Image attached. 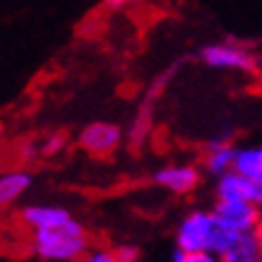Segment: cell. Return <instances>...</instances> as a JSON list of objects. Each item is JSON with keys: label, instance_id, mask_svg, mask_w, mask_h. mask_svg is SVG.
<instances>
[{"label": "cell", "instance_id": "6da1fadb", "mask_svg": "<svg viewBox=\"0 0 262 262\" xmlns=\"http://www.w3.org/2000/svg\"><path fill=\"white\" fill-rule=\"evenodd\" d=\"M238 233L226 229L212 209H192L176 226V246L185 253H212L222 260Z\"/></svg>", "mask_w": 262, "mask_h": 262}, {"label": "cell", "instance_id": "7a4b0ae2", "mask_svg": "<svg viewBox=\"0 0 262 262\" xmlns=\"http://www.w3.org/2000/svg\"><path fill=\"white\" fill-rule=\"evenodd\" d=\"M29 248H32V253L39 260L75 262V260H84V255H87V250L92 246H89L87 238V229L72 216V219L56 224V226L32 231Z\"/></svg>", "mask_w": 262, "mask_h": 262}, {"label": "cell", "instance_id": "3957f363", "mask_svg": "<svg viewBox=\"0 0 262 262\" xmlns=\"http://www.w3.org/2000/svg\"><path fill=\"white\" fill-rule=\"evenodd\" d=\"M198 58L212 70H233V72H257L260 63L253 51L238 41H216L207 43L198 51Z\"/></svg>", "mask_w": 262, "mask_h": 262}, {"label": "cell", "instance_id": "277c9868", "mask_svg": "<svg viewBox=\"0 0 262 262\" xmlns=\"http://www.w3.org/2000/svg\"><path fill=\"white\" fill-rule=\"evenodd\" d=\"M212 212L231 231H255L262 219V207L253 200H216Z\"/></svg>", "mask_w": 262, "mask_h": 262}, {"label": "cell", "instance_id": "5b68a950", "mask_svg": "<svg viewBox=\"0 0 262 262\" xmlns=\"http://www.w3.org/2000/svg\"><path fill=\"white\" fill-rule=\"evenodd\" d=\"M123 137H125V133L120 125L108 123V120H94L80 130L77 144L84 151H89L92 157H108L120 147Z\"/></svg>", "mask_w": 262, "mask_h": 262}, {"label": "cell", "instance_id": "8992f818", "mask_svg": "<svg viewBox=\"0 0 262 262\" xmlns=\"http://www.w3.org/2000/svg\"><path fill=\"white\" fill-rule=\"evenodd\" d=\"M202 173L205 171H200V166H195V164H166L159 171H154L151 181L159 188L168 190L171 195H181L183 198V195H190V192L198 190Z\"/></svg>", "mask_w": 262, "mask_h": 262}, {"label": "cell", "instance_id": "52a82bcc", "mask_svg": "<svg viewBox=\"0 0 262 262\" xmlns=\"http://www.w3.org/2000/svg\"><path fill=\"white\" fill-rule=\"evenodd\" d=\"M262 185L236 168L226 171L224 176L214 178V198L216 200H253L257 202Z\"/></svg>", "mask_w": 262, "mask_h": 262}, {"label": "cell", "instance_id": "ba28073f", "mask_svg": "<svg viewBox=\"0 0 262 262\" xmlns=\"http://www.w3.org/2000/svg\"><path fill=\"white\" fill-rule=\"evenodd\" d=\"M236 154L238 149L231 144L229 137H214L209 140L205 147V157H202V171L212 178H219L226 171L236 166Z\"/></svg>", "mask_w": 262, "mask_h": 262}, {"label": "cell", "instance_id": "9c48e42d", "mask_svg": "<svg viewBox=\"0 0 262 262\" xmlns=\"http://www.w3.org/2000/svg\"><path fill=\"white\" fill-rule=\"evenodd\" d=\"M68 219H72L70 209L56 207V205H27L19 209V222L29 231L48 229V226L63 224V222H68Z\"/></svg>", "mask_w": 262, "mask_h": 262}, {"label": "cell", "instance_id": "30bf717a", "mask_svg": "<svg viewBox=\"0 0 262 262\" xmlns=\"http://www.w3.org/2000/svg\"><path fill=\"white\" fill-rule=\"evenodd\" d=\"M34 185V176L24 168H12L0 176V205L10 207Z\"/></svg>", "mask_w": 262, "mask_h": 262}, {"label": "cell", "instance_id": "8fae6325", "mask_svg": "<svg viewBox=\"0 0 262 262\" xmlns=\"http://www.w3.org/2000/svg\"><path fill=\"white\" fill-rule=\"evenodd\" d=\"M222 262H262V248L255 231L238 233L233 246L229 248V253L222 257Z\"/></svg>", "mask_w": 262, "mask_h": 262}, {"label": "cell", "instance_id": "7c38bea8", "mask_svg": "<svg viewBox=\"0 0 262 262\" xmlns=\"http://www.w3.org/2000/svg\"><path fill=\"white\" fill-rule=\"evenodd\" d=\"M236 171L246 173L248 178H253L262 185V147H246L238 149L236 154Z\"/></svg>", "mask_w": 262, "mask_h": 262}, {"label": "cell", "instance_id": "4fadbf2b", "mask_svg": "<svg viewBox=\"0 0 262 262\" xmlns=\"http://www.w3.org/2000/svg\"><path fill=\"white\" fill-rule=\"evenodd\" d=\"M65 142H68V137L63 135V133H53V135H48L46 140H43V144H41V157H46V159H53V157H58L60 151L65 149Z\"/></svg>", "mask_w": 262, "mask_h": 262}, {"label": "cell", "instance_id": "5bb4252c", "mask_svg": "<svg viewBox=\"0 0 262 262\" xmlns=\"http://www.w3.org/2000/svg\"><path fill=\"white\" fill-rule=\"evenodd\" d=\"M84 262H118L116 248H89Z\"/></svg>", "mask_w": 262, "mask_h": 262}, {"label": "cell", "instance_id": "9a60e30c", "mask_svg": "<svg viewBox=\"0 0 262 262\" xmlns=\"http://www.w3.org/2000/svg\"><path fill=\"white\" fill-rule=\"evenodd\" d=\"M116 255H118V262H137L140 260V248L133 246V243H123V246L116 248Z\"/></svg>", "mask_w": 262, "mask_h": 262}, {"label": "cell", "instance_id": "2e32d148", "mask_svg": "<svg viewBox=\"0 0 262 262\" xmlns=\"http://www.w3.org/2000/svg\"><path fill=\"white\" fill-rule=\"evenodd\" d=\"M101 3L106 10H125V8H133V5H142L147 0H101Z\"/></svg>", "mask_w": 262, "mask_h": 262}, {"label": "cell", "instance_id": "e0dca14e", "mask_svg": "<svg viewBox=\"0 0 262 262\" xmlns=\"http://www.w3.org/2000/svg\"><path fill=\"white\" fill-rule=\"evenodd\" d=\"M255 236H257V241H260V248H262V219H260V224H257V229H255Z\"/></svg>", "mask_w": 262, "mask_h": 262}, {"label": "cell", "instance_id": "ac0fdd59", "mask_svg": "<svg viewBox=\"0 0 262 262\" xmlns=\"http://www.w3.org/2000/svg\"><path fill=\"white\" fill-rule=\"evenodd\" d=\"M257 205L262 207V190H260V198H257Z\"/></svg>", "mask_w": 262, "mask_h": 262}, {"label": "cell", "instance_id": "d6986e66", "mask_svg": "<svg viewBox=\"0 0 262 262\" xmlns=\"http://www.w3.org/2000/svg\"><path fill=\"white\" fill-rule=\"evenodd\" d=\"M257 63H260V68H262V56H257Z\"/></svg>", "mask_w": 262, "mask_h": 262}]
</instances>
